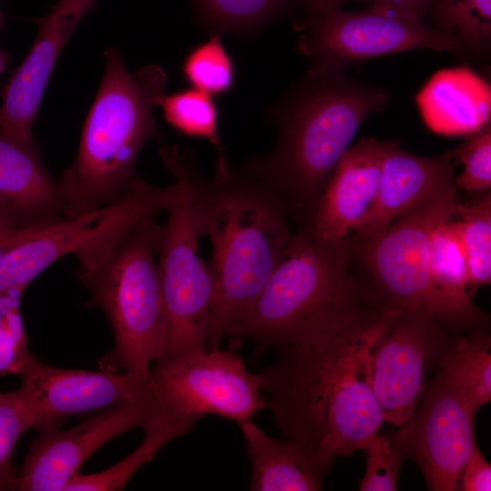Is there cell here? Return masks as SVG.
I'll list each match as a JSON object with an SVG mask.
<instances>
[{
	"label": "cell",
	"mask_w": 491,
	"mask_h": 491,
	"mask_svg": "<svg viewBox=\"0 0 491 491\" xmlns=\"http://www.w3.org/2000/svg\"><path fill=\"white\" fill-rule=\"evenodd\" d=\"M381 144L377 195L365 222L355 232L357 238L381 234L397 217L427 202L457 196L454 150L427 157L404 150L396 140Z\"/></svg>",
	"instance_id": "cell-17"
},
{
	"label": "cell",
	"mask_w": 491,
	"mask_h": 491,
	"mask_svg": "<svg viewBox=\"0 0 491 491\" xmlns=\"http://www.w3.org/2000/svg\"><path fill=\"white\" fill-rule=\"evenodd\" d=\"M160 416L153 399L119 404L69 429L39 431L17 472L18 491H63L86 459L104 445L135 428L144 431Z\"/></svg>",
	"instance_id": "cell-14"
},
{
	"label": "cell",
	"mask_w": 491,
	"mask_h": 491,
	"mask_svg": "<svg viewBox=\"0 0 491 491\" xmlns=\"http://www.w3.org/2000/svg\"><path fill=\"white\" fill-rule=\"evenodd\" d=\"M195 424L168 417L160 419L145 430L141 444L125 458L104 471L74 475L63 491H116L122 490L130 478L158 451L173 439L189 432Z\"/></svg>",
	"instance_id": "cell-24"
},
{
	"label": "cell",
	"mask_w": 491,
	"mask_h": 491,
	"mask_svg": "<svg viewBox=\"0 0 491 491\" xmlns=\"http://www.w3.org/2000/svg\"><path fill=\"white\" fill-rule=\"evenodd\" d=\"M250 460L251 491H317L335 457L308 445L267 436L253 418L237 424Z\"/></svg>",
	"instance_id": "cell-20"
},
{
	"label": "cell",
	"mask_w": 491,
	"mask_h": 491,
	"mask_svg": "<svg viewBox=\"0 0 491 491\" xmlns=\"http://www.w3.org/2000/svg\"><path fill=\"white\" fill-rule=\"evenodd\" d=\"M182 74L191 87L212 96L229 92L235 84L234 61L223 45L220 35L195 46L185 56Z\"/></svg>",
	"instance_id": "cell-29"
},
{
	"label": "cell",
	"mask_w": 491,
	"mask_h": 491,
	"mask_svg": "<svg viewBox=\"0 0 491 491\" xmlns=\"http://www.w3.org/2000/svg\"><path fill=\"white\" fill-rule=\"evenodd\" d=\"M43 227L18 228L0 214V259L14 247L38 234Z\"/></svg>",
	"instance_id": "cell-36"
},
{
	"label": "cell",
	"mask_w": 491,
	"mask_h": 491,
	"mask_svg": "<svg viewBox=\"0 0 491 491\" xmlns=\"http://www.w3.org/2000/svg\"><path fill=\"white\" fill-rule=\"evenodd\" d=\"M148 384L160 417L192 424L208 415L238 424L266 406L258 373L231 348L165 355L150 366Z\"/></svg>",
	"instance_id": "cell-9"
},
{
	"label": "cell",
	"mask_w": 491,
	"mask_h": 491,
	"mask_svg": "<svg viewBox=\"0 0 491 491\" xmlns=\"http://www.w3.org/2000/svg\"><path fill=\"white\" fill-rule=\"evenodd\" d=\"M388 100L386 89L346 71L307 70L274 110V149L250 159L246 173L267 186L289 215L305 221L361 125Z\"/></svg>",
	"instance_id": "cell-3"
},
{
	"label": "cell",
	"mask_w": 491,
	"mask_h": 491,
	"mask_svg": "<svg viewBox=\"0 0 491 491\" xmlns=\"http://www.w3.org/2000/svg\"><path fill=\"white\" fill-rule=\"evenodd\" d=\"M174 177L175 196L159 225L156 262L167 320L165 355L206 349L214 300V280L201 255L202 237L195 195V165L176 145L160 149Z\"/></svg>",
	"instance_id": "cell-8"
},
{
	"label": "cell",
	"mask_w": 491,
	"mask_h": 491,
	"mask_svg": "<svg viewBox=\"0 0 491 491\" xmlns=\"http://www.w3.org/2000/svg\"><path fill=\"white\" fill-rule=\"evenodd\" d=\"M346 1H357L366 6L393 10L423 23L430 13L436 0H336V3L337 6L341 7V5Z\"/></svg>",
	"instance_id": "cell-35"
},
{
	"label": "cell",
	"mask_w": 491,
	"mask_h": 491,
	"mask_svg": "<svg viewBox=\"0 0 491 491\" xmlns=\"http://www.w3.org/2000/svg\"><path fill=\"white\" fill-rule=\"evenodd\" d=\"M429 263L432 280L443 297L470 317L489 324L487 315L475 305L468 292V266L455 217L433 230Z\"/></svg>",
	"instance_id": "cell-23"
},
{
	"label": "cell",
	"mask_w": 491,
	"mask_h": 491,
	"mask_svg": "<svg viewBox=\"0 0 491 491\" xmlns=\"http://www.w3.org/2000/svg\"><path fill=\"white\" fill-rule=\"evenodd\" d=\"M366 469L360 481L362 491H395L402 459L389 437L376 436L364 449Z\"/></svg>",
	"instance_id": "cell-33"
},
{
	"label": "cell",
	"mask_w": 491,
	"mask_h": 491,
	"mask_svg": "<svg viewBox=\"0 0 491 491\" xmlns=\"http://www.w3.org/2000/svg\"><path fill=\"white\" fill-rule=\"evenodd\" d=\"M381 141L362 138L345 152L312 213L303 221L316 238L340 243L356 232L370 213L378 190Z\"/></svg>",
	"instance_id": "cell-18"
},
{
	"label": "cell",
	"mask_w": 491,
	"mask_h": 491,
	"mask_svg": "<svg viewBox=\"0 0 491 491\" xmlns=\"http://www.w3.org/2000/svg\"><path fill=\"white\" fill-rule=\"evenodd\" d=\"M476 412L491 400V336L488 328L456 334L437 372Z\"/></svg>",
	"instance_id": "cell-22"
},
{
	"label": "cell",
	"mask_w": 491,
	"mask_h": 491,
	"mask_svg": "<svg viewBox=\"0 0 491 491\" xmlns=\"http://www.w3.org/2000/svg\"><path fill=\"white\" fill-rule=\"evenodd\" d=\"M195 195L202 237L211 245L214 300L207 349L222 341L251 313L290 236L282 201L226 157L211 179L195 171Z\"/></svg>",
	"instance_id": "cell-2"
},
{
	"label": "cell",
	"mask_w": 491,
	"mask_h": 491,
	"mask_svg": "<svg viewBox=\"0 0 491 491\" xmlns=\"http://www.w3.org/2000/svg\"><path fill=\"white\" fill-rule=\"evenodd\" d=\"M155 217L145 219L85 247L75 256L77 276L90 293L86 305L106 316L113 348L99 369L148 378L150 365L167 348V320L162 296Z\"/></svg>",
	"instance_id": "cell-6"
},
{
	"label": "cell",
	"mask_w": 491,
	"mask_h": 491,
	"mask_svg": "<svg viewBox=\"0 0 491 491\" xmlns=\"http://www.w3.org/2000/svg\"><path fill=\"white\" fill-rule=\"evenodd\" d=\"M38 432L60 427L67 416L153 399L148 378L130 372L65 369L35 356L19 375Z\"/></svg>",
	"instance_id": "cell-15"
},
{
	"label": "cell",
	"mask_w": 491,
	"mask_h": 491,
	"mask_svg": "<svg viewBox=\"0 0 491 491\" xmlns=\"http://www.w3.org/2000/svg\"><path fill=\"white\" fill-rule=\"evenodd\" d=\"M158 105L170 126L186 136L210 141L216 148L217 158L225 156L218 132L219 113L214 96L191 87L164 95Z\"/></svg>",
	"instance_id": "cell-27"
},
{
	"label": "cell",
	"mask_w": 491,
	"mask_h": 491,
	"mask_svg": "<svg viewBox=\"0 0 491 491\" xmlns=\"http://www.w3.org/2000/svg\"><path fill=\"white\" fill-rule=\"evenodd\" d=\"M175 185L154 186L140 179L122 199L109 205L53 223L0 259V295L25 291L45 269L67 255L147 218L166 212Z\"/></svg>",
	"instance_id": "cell-11"
},
{
	"label": "cell",
	"mask_w": 491,
	"mask_h": 491,
	"mask_svg": "<svg viewBox=\"0 0 491 491\" xmlns=\"http://www.w3.org/2000/svg\"><path fill=\"white\" fill-rule=\"evenodd\" d=\"M454 336L427 316L392 310L366 361L384 422L400 427L412 417L429 367L438 365Z\"/></svg>",
	"instance_id": "cell-12"
},
{
	"label": "cell",
	"mask_w": 491,
	"mask_h": 491,
	"mask_svg": "<svg viewBox=\"0 0 491 491\" xmlns=\"http://www.w3.org/2000/svg\"><path fill=\"white\" fill-rule=\"evenodd\" d=\"M348 239L329 243L306 228L291 236L247 318L227 338L268 348L352 321L383 306L350 272Z\"/></svg>",
	"instance_id": "cell-5"
},
{
	"label": "cell",
	"mask_w": 491,
	"mask_h": 491,
	"mask_svg": "<svg viewBox=\"0 0 491 491\" xmlns=\"http://www.w3.org/2000/svg\"><path fill=\"white\" fill-rule=\"evenodd\" d=\"M418 405L389 439L402 460L418 466L429 490H458L460 472L476 446V412L437 373Z\"/></svg>",
	"instance_id": "cell-13"
},
{
	"label": "cell",
	"mask_w": 491,
	"mask_h": 491,
	"mask_svg": "<svg viewBox=\"0 0 491 491\" xmlns=\"http://www.w3.org/2000/svg\"><path fill=\"white\" fill-rule=\"evenodd\" d=\"M0 214L23 229L69 217L59 181L46 170L37 145H19L1 131Z\"/></svg>",
	"instance_id": "cell-19"
},
{
	"label": "cell",
	"mask_w": 491,
	"mask_h": 491,
	"mask_svg": "<svg viewBox=\"0 0 491 491\" xmlns=\"http://www.w3.org/2000/svg\"><path fill=\"white\" fill-rule=\"evenodd\" d=\"M24 291L12 289L0 295V376H18L35 356L21 314Z\"/></svg>",
	"instance_id": "cell-31"
},
{
	"label": "cell",
	"mask_w": 491,
	"mask_h": 491,
	"mask_svg": "<svg viewBox=\"0 0 491 491\" xmlns=\"http://www.w3.org/2000/svg\"><path fill=\"white\" fill-rule=\"evenodd\" d=\"M35 424L33 409L21 386L0 392V491L17 490L14 450L23 434L34 428Z\"/></svg>",
	"instance_id": "cell-30"
},
{
	"label": "cell",
	"mask_w": 491,
	"mask_h": 491,
	"mask_svg": "<svg viewBox=\"0 0 491 491\" xmlns=\"http://www.w3.org/2000/svg\"><path fill=\"white\" fill-rule=\"evenodd\" d=\"M3 25H4V15L0 9V29L3 27ZM8 63H9L8 54L0 47V75L5 71Z\"/></svg>",
	"instance_id": "cell-38"
},
{
	"label": "cell",
	"mask_w": 491,
	"mask_h": 491,
	"mask_svg": "<svg viewBox=\"0 0 491 491\" xmlns=\"http://www.w3.org/2000/svg\"><path fill=\"white\" fill-rule=\"evenodd\" d=\"M392 309L380 307L276 347L258 373L266 406L286 439L335 458L364 450L384 422L366 361Z\"/></svg>",
	"instance_id": "cell-1"
},
{
	"label": "cell",
	"mask_w": 491,
	"mask_h": 491,
	"mask_svg": "<svg viewBox=\"0 0 491 491\" xmlns=\"http://www.w3.org/2000/svg\"><path fill=\"white\" fill-rule=\"evenodd\" d=\"M455 159L464 168L455 178L457 190L466 192L487 191L491 186V125L466 136L465 142L454 150Z\"/></svg>",
	"instance_id": "cell-32"
},
{
	"label": "cell",
	"mask_w": 491,
	"mask_h": 491,
	"mask_svg": "<svg viewBox=\"0 0 491 491\" xmlns=\"http://www.w3.org/2000/svg\"><path fill=\"white\" fill-rule=\"evenodd\" d=\"M202 23L215 32L247 33L286 14L296 0H193Z\"/></svg>",
	"instance_id": "cell-26"
},
{
	"label": "cell",
	"mask_w": 491,
	"mask_h": 491,
	"mask_svg": "<svg viewBox=\"0 0 491 491\" xmlns=\"http://www.w3.org/2000/svg\"><path fill=\"white\" fill-rule=\"evenodd\" d=\"M296 4L305 10L306 17L320 15L332 8L339 7L336 5V0H296Z\"/></svg>",
	"instance_id": "cell-37"
},
{
	"label": "cell",
	"mask_w": 491,
	"mask_h": 491,
	"mask_svg": "<svg viewBox=\"0 0 491 491\" xmlns=\"http://www.w3.org/2000/svg\"><path fill=\"white\" fill-rule=\"evenodd\" d=\"M104 75L83 126L76 156L59 178L68 216L122 199L139 182L135 164L144 146L161 133L154 109L168 76L158 65L134 73L117 50L105 52Z\"/></svg>",
	"instance_id": "cell-4"
},
{
	"label": "cell",
	"mask_w": 491,
	"mask_h": 491,
	"mask_svg": "<svg viewBox=\"0 0 491 491\" xmlns=\"http://www.w3.org/2000/svg\"><path fill=\"white\" fill-rule=\"evenodd\" d=\"M436 29L455 39L457 53L487 55L491 47V0H436L428 14Z\"/></svg>",
	"instance_id": "cell-25"
},
{
	"label": "cell",
	"mask_w": 491,
	"mask_h": 491,
	"mask_svg": "<svg viewBox=\"0 0 491 491\" xmlns=\"http://www.w3.org/2000/svg\"><path fill=\"white\" fill-rule=\"evenodd\" d=\"M458 490H491V466L477 446L473 450L460 472Z\"/></svg>",
	"instance_id": "cell-34"
},
{
	"label": "cell",
	"mask_w": 491,
	"mask_h": 491,
	"mask_svg": "<svg viewBox=\"0 0 491 491\" xmlns=\"http://www.w3.org/2000/svg\"><path fill=\"white\" fill-rule=\"evenodd\" d=\"M454 217L468 266L470 287L491 281V195L461 203Z\"/></svg>",
	"instance_id": "cell-28"
},
{
	"label": "cell",
	"mask_w": 491,
	"mask_h": 491,
	"mask_svg": "<svg viewBox=\"0 0 491 491\" xmlns=\"http://www.w3.org/2000/svg\"><path fill=\"white\" fill-rule=\"evenodd\" d=\"M460 205L458 196L433 200L400 215L377 235L348 240L367 276L365 283L385 307L427 316L454 335L489 327L449 304L431 276V234Z\"/></svg>",
	"instance_id": "cell-7"
},
{
	"label": "cell",
	"mask_w": 491,
	"mask_h": 491,
	"mask_svg": "<svg viewBox=\"0 0 491 491\" xmlns=\"http://www.w3.org/2000/svg\"><path fill=\"white\" fill-rule=\"evenodd\" d=\"M297 50L311 59L308 70L346 71L367 59L417 49L457 53L451 36L404 14L376 6L341 7L306 17Z\"/></svg>",
	"instance_id": "cell-10"
},
{
	"label": "cell",
	"mask_w": 491,
	"mask_h": 491,
	"mask_svg": "<svg viewBox=\"0 0 491 491\" xmlns=\"http://www.w3.org/2000/svg\"><path fill=\"white\" fill-rule=\"evenodd\" d=\"M416 102L426 126L440 135L467 136L490 123V85L467 67L438 71Z\"/></svg>",
	"instance_id": "cell-21"
},
{
	"label": "cell",
	"mask_w": 491,
	"mask_h": 491,
	"mask_svg": "<svg viewBox=\"0 0 491 491\" xmlns=\"http://www.w3.org/2000/svg\"><path fill=\"white\" fill-rule=\"evenodd\" d=\"M96 0H58L41 19L36 38L2 90L0 131L34 146L32 126L57 58L82 17Z\"/></svg>",
	"instance_id": "cell-16"
}]
</instances>
